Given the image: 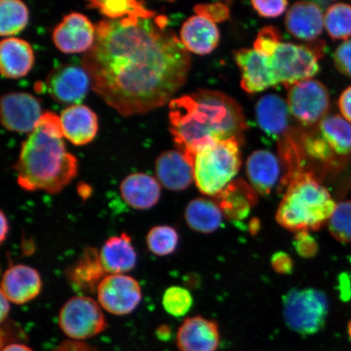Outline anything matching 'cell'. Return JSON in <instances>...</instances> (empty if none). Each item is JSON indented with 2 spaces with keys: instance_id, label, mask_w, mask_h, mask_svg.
I'll list each match as a JSON object with an SVG mask.
<instances>
[{
  "instance_id": "cell-50",
  "label": "cell",
  "mask_w": 351,
  "mask_h": 351,
  "mask_svg": "<svg viewBox=\"0 0 351 351\" xmlns=\"http://www.w3.org/2000/svg\"><path fill=\"white\" fill-rule=\"evenodd\" d=\"M260 228H261V223H260V221H258V219H252L251 223H250V230H251L252 234H256V232L258 230H260Z\"/></svg>"
},
{
  "instance_id": "cell-30",
  "label": "cell",
  "mask_w": 351,
  "mask_h": 351,
  "mask_svg": "<svg viewBox=\"0 0 351 351\" xmlns=\"http://www.w3.org/2000/svg\"><path fill=\"white\" fill-rule=\"evenodd\" d=\"M29 21V10L20 0L0 2V34L12 36L25 28Z\"/></svg>"
},
{
  "instance_id": "cell-47",
  "label": "cell",
  "mask_w": 351,
  "mask_h": 351,
  "mask_svg": "<svg viewBox=\"0 0 351 351\" xmlns=\"http://www.w3.org/2000/svg\"><path fill=\"white\" fill-rule=\"evenodd\" d=\"M2 351H34L29 346L21 343H11L2 348Z\"/></svg>"
},
{
  "instance_id": "cell-42",
  "label": "cell",
  "mask_w": 351,
  "mask_h": 351,
  "mask_svg": "<svg viewBox=\"0 0 351 351\" xmlns=\"http://www.w3.org/2000/svg\"><path fill=\"white\" fill-rule=\"evenodd\" d=\"M271 267L279 274H291L293 269V263L287 253L279 252L274 254L271 258Z\"/></svg>"
},
{
  "instance_id": "cell-12",
  "label": "cell",
  "mask_w": 351,
  "mask_h": 351,
  "mask_svg": "<svg viewBox=\"0 0 351 351\" xmlns=\"http://www.w3.org/2000/svg\"><path fill=\"white\" fill-rule=\"evenodd\" d=\"M43 114L40 103L32 95L20 92L2 96L1 121L8 130L17 133L32 132Z\"/></svg>"
},
{
  "instance_id": "cell-3",
  "label": "cell",
  "mask_w": 351,
  "mask_h": 351,
  "mask_svg": "<svg viewBox=\"0 0 351 351\" xmlns=\"http://www.w3.org/2000/svg\"><path fill=\"white\" fill-rule=\"evenodd\" d=\"M60 117L43 112L29 138L22 144L15 165L17 183L26 191L56 195L77 177L76 157L66 150Z\"/></svg>"
},
{
  "instance_id": "cell-21",
  "label": "cell",
  "mask_w": 351,
  "mask_h": 351,
  "mask_svg": "<svg viewBox=\"0 0 351 351\" xmlns=\"http://www.w3.org/2000/svg\"><path fill=\"white\" fill-rule=\"evenodd\" d=\"M258 193L251 184L243 179L231 182L219 194L214 197L223 216L231 221H243L258 202Z\"/></svg>"
},
{
  "instance_id": "cell-22",
  "label": "cell",
  "mask_w": 351,
  "mask_h": 351,
  "mask_svg": "<svg viewBox=\"0 0 351 351\" xmlns=\"http://www.w3.org/2000/svg\"><path fill=\"white\" fill-rule=\"evenodd\" d=\"M99 258L108 275L130 273L138 261L133 241L126 232L107 239L100 250Z\"/></svg>"
},
{
  "instance_id": "cell-29",
  "label": "cell",
  "mask_w": 351,
  "mask_h": 351,
  "mask_svg": "<svg viewBox=\"0 0 351 351\" xmlns=\"http://www.w3.org/2000/svg\"><path fill=\"white\" fill-rule=\"evenodd\" d=\"M319 132L333 152L340 156L351 154V124L340 115L326 116L319 123Z\"/></svg>"
},
{
  "instance_id": "cell-17",
  "label": "cell",
  "mask_w": 351,
  "mask_h": 351,
  "mask_svg": "<svg viewBox=\"0 0 351 351\" xmlns=\"http://www.w3.org/2000/svg\"><path fill=\"white\" fill-rule=\"evenodd\" d=\"M156 174L160 185L173 191H185L195 181L193 165L177 150L165 152L158 157Z\"/></svg>"
},
{
  "instance_id": "cell-46",
  "label": "cell",
  "mask_w": 351,
  "mask_h": 351,
  "mask_svg": "<svg viewBox=\"0 0 351 351\" xmlns=\"http://www.w3.org/2000/svg\"><path fill=\"white\" fill-rule=\"evenodd\" d=\"M10 304L11 302L1 293V317H0V319H1L2 323L4 322V320L8 318V315L10 313Z\"/></svg>"
},
{
  "instance_id": "cell-45",
  "label": "cell",
  "mask_w": 351,
  "mask_h": 351,
  "mask_svg": "<svg viewBox=\"0 0 351 351\" xmlns=\"http://www.w3.org/2000/svg\"><path fill=\"white\" fill-rule=\"evenodd\" d=\"M10 223L3 212H1V232H0V241L3 243L5 241L8 232H10Z\"/></svg>"
},
{
  "instance_id": "cell-24",
  "label": "cell",
  "mask_w": 351,
  "mask_h": 351,
  "mask_svg": "<svg viewBox=\"0 0 351 351\" xmlns=\"http://www.w3.org/2000/svg\"><path fill=\"white\" fill-rule=\"evenodd\" d=\"M107 275L95 247H86L66 274L73 289L80 293L97 292L99 285Z\"/></svg>"
},
{
  "instance_id": "cell-33",
  "label": "cell",
  "mask_w": 351,
  "mask_h": 351,
  "mask_svg": "<svg viewBox=\"0 0 351 351\" xmlns=\"http://www.w3.org/2000/svg\"><path fill=\"white\" fill-rule=\"evenodd\" d=\"M146 243L149 252L155 256H170L178 247V232L172 226H157L149 230Z\"/></svg>"
},
{
  "instance_id": "cell-23",
  "label": "cell",
  "mask_w": 351,
  "mask_h": 351,
  "mask_svg": "<svg viewBox=\"0 0 351 351\" xmlns=\"http://www.w3.org/2000/svg\"><path fill=\"white\" fill-rule=\"evenodd\" d=\"M123 200L136 210L151 209L158 204L161 195V185L152 176L133 173L123 180L120 186Z\"/></svg>"
},
{
  "instance_id": "cell-37",
  "label": "cell",
  "mask_w": 351,
  "mask_h": 351,
  "mask_svg": "<svg viewBox=\"0 0 351 351\" xmlns=\"http://www.w3.org/2000/svg\"><path fill=\"white\" fill-rule=\"evenodd\" d=\"M282 43V35L274 26L267 25L258 34L254 43V50L267 57L273 56Z\"/></svg>"
},
{
  "instance_id": "cell-15",
  "label": "cell",
  "mask_w": 351,
  "mask_h": 351,
  "mask_svg": "<svg viewBox=\"0 0 351 351\" xmlns=\"http://www.w3.org/2000/svg\"><path fill=\"white\" fill-rule=\"evenodd\" d=\"M42 288L40 274L38 270L29 265H12L3 275L1 293L12 304H28L40 295Z\"/></svg>"
},
{
  "instance_id": "cell-20",
  "label": "cell",
  "mask_w": 351,
  "mask_h": 351,
  "mask_svg": "<svg viewBox=\"0 0 351 351\" xmlns=\"http://www.w3.org/2000/svg\"><path fill=\"white\" fill-rule=\"evenodd\" d=\"M324 26V16L322 8L313 2L293 4L285 17V27L288 32L301 40H315L322 34Z\"/></svg>"
},
{
  "instance_id": "cell-8",
  "label": "cell",
  "mask_w": 351,
  "mask_h": 351,
  "mask_svg": "<svg viewBox=\"0 0 351 351\" xmlns=\"http://www.w3.org/2000/svg\"><path fill=\"white\" fill-rule=\"evenodd\" d=\"M59 326L69 340L83 341L98 336L108 328L98 301L87 295L74 296L61 307Z\"/></svg>"
},
{
  "instance_id": "cell-28",
  "label": "cell",
  "mask_w": 351,
  "mask_h": 351,
  "mask_svg": "<svg viewBox=\"0 0 351 351\" xmlns=\"http://www.w3.org/2000/svg\"><path fill=\"white\" fill-rule=\"evenodd\" d=\"M223 213L215 199L197 197L188 204L185 219L190 229L200 234H208L221 226Z\"/></svg>"
},
{
  "instance_id": "cell-51",
  "label": "cell",
  "mask_w": 351,
  "mask_h": 351,
  "mask_svg": "<svg viewBox=\"0 0 351 351\" xmlns=\"http://www.w3.org/2000/svg\"><path fill=\"white\" fill-rule=\"evenodd\" d=\"M349 333H350V335L351 337V323H350V326H349Z\"/></svg>"
},
{
  "instance_id": "cell-18",
  "label": "cell",
  "mask_w": 351,
  "mask_h": 351,
  "mask_svg": "<svg viewBox=\"0 0 351 351\" xmlns=\"http://www.w3.org/2000/svg\"><path fill=\"white\" fill-rule=\"evenodd\" d=\"M291 115L287 101L278 95L263 96L256 104L258 125L269 137L280 140L287 137Z\"/></svg>"
},
{
  "instance_id": "cell-38",
  "label": "cell",
  "mask_w": 351,
  "mask_h": 351,
  "mask_svg": "<svg viewBox=\"0 0 351 351\" xmlns=\"http://www.w3.org/2000/svg\"><path fill=\"white\" fill-rule=\"evenodd\" d=\"M195 12L197 15L204 16L213 23L229 19L230 14L229 7L222 3L199 4L195 7Z\"/></svg>"
},
{
  "instance_id": "cell-39",
  "label": "cell",
  "mask_w": 351,
  "mask_h": 351,
  "mask_svg": "<svg viewBox=\"0 0 351 351\" xmlns=\"http://www.w3.org/2000/svg\"><path fill=\"white\" fill-rule=\"evenodd\" d=\"M296 252L302 258H313L318 252L317 241L309 234V232H297L293 240Z\"/></svg>"
},
{
  "instance_id": "cell-43",
  "label": "cell",
  "mask_w": 351,
  "mask_h": 351,
  "mask_svg": "<svg viewBox=\"0 0 351 351\" xmlns=\"http://www.w3.org/2000/svg\"><path fill=\"white\" fill-rule=\"evenodd\" d=\"M52 351H99L97 349L85 343L84 341L72 340L64 341Z\"/></svg>"
},
{
  "instance_id": "cell-16",
  "label": "cell",
  "mask_w": 351,
  "mask_h": 351,
  "mask_svg": "<svg viewBox=\"0 0 351 351\" xmlns=\"http://www.w3.org/2000/svg\"><path fill=\"white\" fill-rule=\"evenodd\" d=\"M219 344L221 333L214 320L197 315L184 320L178 328L179 351H217Z\"/></svg>"
},
{
  "instance_id": "cell-14",
  "label": "cell",
  "mask_w": 351,
  "mask_h": 351,
  "mask_svg": "<svg viewBox=\"0 0 351 351\" xmlns=\"http://www.w3.org/2000/svg\"><path fill=\"white\" fill-rule=\"evenodd\" d=\"M234 60L241 70V86L247 93H258L278 84L270 57L254 49H240L234 52Z\"/></svg>"
},
{
  "instance_id": "cell-44",
  "label": "cell",
  "mask_w": 351,
  "mask_h": 351,
  "mask_svg": "<svg viewBox=\"0 0 351 351\" xmlns=\"http://www.w3.org/2000/svg\"><path fill=\"white\" fill-rule=\"evenodd\" d=\"M339 105L342 116L351 123V86L346 89L340 96Z\"/></svg>"
},
{
  "instance_id": "cell-10",
  "label": "cell",
  "mask_w": 351,
  "mask_h": 351,
  "mask_svg": "<svg viewBox=\"0 0 351 351\" xmlns=\"http://www.w3.org/2000/svg\"><path fill=\"white\" fill-rule=\"evenodd\" d=\"M96 293L101 307L114 315L134 313L143 300L141 285L125 274L107 275Z\"/></svg>"
},
{
  "instance_id": "cell-6",
  "label": "cell",
  "mask_w": 351,
  "mask_h": 351,
  "mask_svg": "<svg viewBox=\"0 0 351 351\" xmlns=\"http://www.w3.org/2000/svg\"><path fill=\"white\" fill-rule=\"evenodd\" d=\"M328 300L326 293L313 288L293 289L283 300V317L298 335H315L326 326Z\"/></svg>"
},
{
  "instance_id": "cell-36",
  "label": "cell",
  "mask_w": 351,
  "mask_h": 351,
  "mask_svg": "<svg viewBox=\"0 0 351 351\" xmlns=\"http://www.w3.org/2000/svg\"><path fill=\"white\" fill-rule=\"evenodd\" d=\"M300 138L302 147L307 155L320 161L332 160L335 152L322 134H304Z\"/></svg>"
},
{
  "instance_id": "cell-9",
  "label": "cell",
  "mask_w": 351,
  "mask_h": 351,
  "mask_svg": "<svg viewBox=\"0 0 351 351\" xmlns=\"http://www.w3.org/2000/svg\"><path fill=\"white\" fill-rule=\"evenodd\" d=\"M291 116L302 125L311 127L326 117L330 100L327 88L315 79H306L287 87Z\"/></svg>"
},
{
  "instance_id": "cell-48",
  "label": "cell",
  "mask_w": 351,
  "mask_h": 351,
  "mask_svg": "<svg viewBox=\"0 0 351 351\" xmlns=\"http://www.w3.org/2000/svg\"><path fill=\"white\" fill-rule=\"evenodd\" d=\"M157 336L160 337V339L165 340L167 337H170V328L168 326H160L157 329Z\"/></svg>"
},
{
  "instance_id": "cell-34",
  "label": "cell",
  "mask_w": 351,
  "mask_h": 351,
  "mask_svg": "<svg viewBox=\"0 0 351 351\" xmlns=\"http://www.w3.org/2000/svg\"><path fill=\"white\" fill-rule=\"evenodd\" d=\"M328 225L333 238L341 243H351V201L336 206Z\"/></svg>"
},
{
  "instance_id": "cell-19",
  "label": "cell",
  "mask_w": 351,
  "mask_h": 351,
  "mask_svg": "<svg viewBox=\"0 0 351 351\" xmlns=\"http://www.w3.org/2000/svg\"><path fill=\"white\" fill-rule=\"evenodd\" d=\"M60 120L64 137L76 146L90 143L97 134V116L85 105H71L61 113Z\"/></svg>"
},
{
  "instance_id": "cell-25",
  "label": "cell",
  "mask_w": 351,
  "mask_h": 351,
  "mask_svg": "<svg viewBox=\"0 0 351 351\" xmlns=\"http://www.w3.org/2000/svg\"><path fill=\"white\" fill-rule=\"evenodd\" d=\"M180 39L188 51L197 55H208L218 46L219 32L213 21L195 15L184 22Z\"/></svg>"
},
{
  "instance_id": "cell-27",
  "label": "cell",
  "mask_w": 351,
  "mask_h": 351,
  "mask_svg": "<svg viewBox=\"0 0 351 351\" xmlns=\"http://www.w3.org/2000/svg\"><path fill=\"white\" fill-rule=\"evenodd\" d=\"M280 173L279 160L269 151L254 152L247 159V178L258 194L269 195L278 182Z\"/></svg>"
},
{
  "instance_id": "cell-32",
  "label": "cell",
  "mask_w": 351,
  "mask_h": 351,
  "mask_svg": "<svg viewBox=\"0 0 351 351\" xmlns=\"http://www.w3.org/2000/svg\"><path fill=\"white\" fill-rule=\"evenodd\" d=\"M89 7L95 8L108 19L111 20H119L134 15H146L152 12L145 6L143 1H134V0L90 1Z\"/></svg>"
},
{
  "instance_id": "cell-41",
  "label": "cell",
  "mask_w": 351,
  "mask_h": 351,
  "mask_svg": "<svg viewBox=\"0 0 351 351\" xmlns=\"http://www.w3.org/2000/svg\"><path fill=\"white\" fill-rule=\"evenodd\" d=\"M336 68L345 76L351 77V40L345 41L335 52Z\"/></svg>"
},
{
  "instance_id": "cell-1",
  "label": "cell",
  "mask_w": 351,
  "mask_h": 351,
  "mask_svg": "<svg viewBox=\"0 0 351 351\" xmlns=\"http://www.w3.org/2000/svg\"><path fill=\"white\" fill-rule=\"evenodd\" d=\"M82 66L95 93L130 117L170 103L187 80L191 59L168 17L152 11L101 21Z\"/></svg>"
},
{
  "instance_id": "cell-11",
  "label": "cell",
  "mask_w": 351,
  "mask_h": 351,
  "mask_svg": "<svg viewBox=\"0 0 351 351\" xmlns=\"http://www.w3.org/2000/svg\"><path fill=\"white\" fill-rule=\"evenodd\" d=\"M90 77L83 66L63 64L52 70L46 80L48 94L56 102L77 105L86 97Z\"/></svg>"
},
{
  "instance_id": "cell-35",
  "label": "cell",
  "mask_w": 351,
  "mask_h": 351,
  "mask_svg": "<svg viewBox=\"0 0 351 351\" xmlns=\"http://www.w3.org/2000/svg\"><path fill=\"white\" fill-rule=\"evenodd\" d=\"M162 304L169 315L182 317L186 315L193 306V297L188 289L181 287H171L166 289Z\"/></svg>"
},
{
  "instance_id": "cell-5",
  "label": "cell",
  "mask_w": 351,
  "mask_h": 351,
  "mask_svg": "<svg viewBox=\"0 0 351 351\" xmlns=\"http://www.w3.org/2000/svg\"><path fill=\"white\" fill-rule=\"evenodd\" d=\"M243 144L234 138L210 141L197 149L192 159L194 180L202 194L216 197L239 172Z\"/></svg>"
},
{
  "instance_id": "cell-31",
  "label": "cell",
  "mask_w": 351,
  "mask_h": 351,
  "mask_svg": "<svg viewBox=\"0 0 351 351\" xmlns=\"http://www.w3.org/2000/svg\"><path fill=\"white\" fill-rule=\"evenodd\" d=\"M324 26L335 40H346L351 37V6L339 3L328 7L324 15Z\"/></svg>"
},
{
  "instance_id": "cell-13",
  "label": "cell",
  "mask_w": 351,
  "mask_h": 351,
  "mask_svg": "<svg viewBox=\"0 0 351 351\" xmlns=\"http://www.w3.org/2000/svg\"><path fill=\"white\" fill-rule=\"evenodd\" d=\"M96 26L82 13L72 12L65 16L54 29L53 42L66 54L82 53L94 46Z\"/></svg>"
},
{
  "instance_id": "cell-2",
  "label": "cell",
  "mask_w": 351,
  "mask_h": 351,
  "mask_svg": "<svg viewBox=\"0 0 351 351\" xmlns=\"http://www.w3.org/2000/svg\"><path fill=\"white\" fill-rule=\"evenodd\" d=\"M170 131L178 151L192 164L197 149L213 140L238 138L247 128L244 113L234 99L219 91L202 90L169 103Z\"/></svg>"
},
{
  "instance_id": "cell-26",
  "label": "cell",
  "mask_w": 351,
  "mask_h": 351,
  "mask_svg": "<svg viewBox=\"0 0 351 351\" xmlns=\"http://www.w3.org/2000/svg\"><path fill=\"white\" fill-rule=\"evenodd\" d=\"M34 63V51L28 42L17 38L3 39L0 43V69L4 77H23L32 70Z\"/></svg>"
},
{
  "instance_id": "cell-7",
  "label": "cell",
  "mask_w": 351,
  "mask_h": 351,
  "mask_svg": "<svg viewBox=\"0 0 351 351\" xmlns=\"http://www.w3.org/2000/svg\"><path fill=\"white\" fill-rule=\"evenodd\" d=\"M324 44L317 42L311 45H296L282 43L271 56V69L276 82L288 87L319 72V60L322 58Z\"/></svg>"
},
{
  "instance_id": "cell-4",
  "label": "cell",
  "mask_w": 351,
  "mask_h": 351,
  "mask_svg": "<svg viewBox=\"0 0 351 351\" xmlns=\"http://www.w3.org/2000/svg\"><path fill=\"white\" fill-rule=\"evenodd\" d=\"M276 221L291 232L318 230L328 221L337 204L327 189L304 169L289 171Z\"/></svg>"
},
{
  "instance_id": "cell-40",
  "label": "cell",
  "mask_w": 351,
  "mask_h": 351,
  "mask_svg": "<svg viewBox=\"0 0 351 351\" xmlns=\"http://www.w3.org/2000/svg\"><path fill=\"white\" fill-rule=\"evenodd\" d=\"M254 10L258 15L267 19H273L282 15L287 10L288 2L285 0H276V1H252Z\"/></svg>"
},
{
  "instance_id": "cell-49",
  "label": "cell",
  "mask_w": 351,
  "mask_h": 351,
  "mask_svg": "<svg viewBox=\"0 0 351 351\" xmlns=\"http://www.w3.org/2000/svg\"><path fill=\"white\" fill-rule=\"evenodd\" d=\"M79 195H80L83 199H86L91 195V190L89 186H86V185L82 186H79L78 188Z\"/></svg>"
}]
</instances>
